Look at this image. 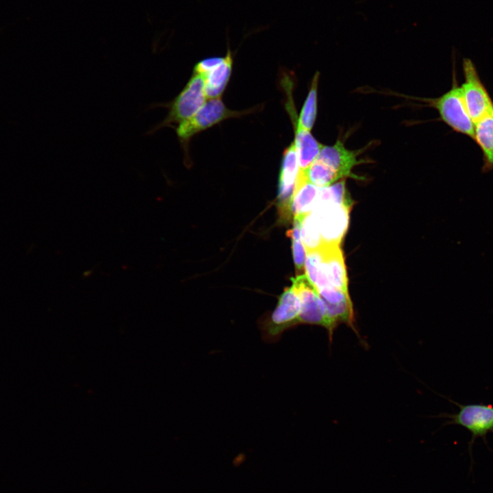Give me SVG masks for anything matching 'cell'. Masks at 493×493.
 Wrapping results in <instances>:
<instances>
[{"label": "cell", "instance_id": "cell-4", "mask_svg": "<svg viewBox=\"0 0 493 493\" xmlns=\"http://www.w3.org/2000/svg\"><path fill=\"white\" fill-rule=\"evenodd\" d=\"M247 111L238 112L228 109L220 98L209 99L190 119L181 123L176 128V133L188 159V144L197 133L231 117L240 116Z\"/></svg>", "mask_w": 493, "mask_h": 493}, {"label": "cell", "instance_id": "cell-8", "mask_svg": "<svg viewBox=\"0 0 493 493\" xmlns=\"http://www.w3.org/2000/svg\"><path fill=\"white\" fill-rule=\"evenodd\" d=\"M351 207L349 204L325 203L314 208L323 246L340 245L349 227Z\"/></svg>", "mask_w": 493, "mask_h": 493}, {"label": "cell", "instance_id": "cell-1", "mask_svg": "<svg viewBox=\"0 0 493 493\" xmlns=\"http://www.w3.org/2000/svg\"><path fill=\"white\" fill-rule=\"evenodd\" d=\"M301 310L299 295L292 288H286L275 309L258 321L263 340L266 342H275L285 331L299 325Z\"/></svg>", "mask_w": 493, "mask_h": 493}, {"label": "cell", "instance_id": "cell-5", "mask_svg": "<svg viewBox=\"0 0 493 493\" xmlns=\"http://www.w3.org/2000/svg\"><path fill=\"white\" fill-rule=\"evenodd\" d=\"M292 288L299 295L301 303L300 325H318L327 329L330 344L335 328L331 325L316 288L306 275L292 278Z\"/></svg>", "mask_w": 493, "mask_h": 493}, {"label": "cell", "instance_id": "cell-11", "mask_svg": "<svg viewBox=\"0 0 493 493\" xmlns=\"http://www.w3.org/2000/svg\"><path fill=\"white\" fill-rule=\"evenodd\" d=\"M357 151L347 149L340 140L332 146L323 145L316 160L327 166L338 178L357 177L352 173L353 168L359 162Z\"/></svg>", "mask_w": 493, "mask_h": 493}, {"label": "cell", "instance_id": "cell-17", "mask_svg": "<svg viewBox=\"0 0 493 493\" xmlns=\"http://www.w3.org/2000/svg\"><path fill=\"white\" fill-rule=\"evenodd\" d=\"M301 237L306 252L320 249L323 246L317 216L314 211L301 221Z\"/></svg>", "mask_w": 493, "mask_h": 493}, {"label": "cell", "instance_id": "cell-12", "mask_svg": "<svg viewBox=\"0 0 493 493\" xmlns=\"http://www.w3.org/2000/svg\"><path fill=\"white\" fill-rule=\"evenodd\" d=\"M322 274L331 286L348 291V278L340 245L323 246L321 249Z\"/></svg>", "mask_w": 493, "mask_h": 493}, {"label": "cell", "instance_id": "cell-7", "mask_svg": "<svg viewBox=\"0 0 493 493\" xmlns=\"http://www.w3.org/2000/svg\"><path fill=\"white\" fill-rule=\"evenodd\" d=\"M459 410L455 414H441L439 417L448 418L444 425H456L466 429L471 434V443L478 438L485 440L493 433V405L492 404H461L447 399Z\"/></svg>", "mask_w": 493, "mask_h": 493}, {"label": "cell", "instance_id": "cell-19", "mask_svg": "<svg viewBox=\"0 0 493 493\" xmlns=\"http://www.w3.org/2000/svg\"><path fill=\"white\" fill-rule=\"evenodd\" d=\"M302 172L310 183L318 187L329 186L340 180L335 173L316 159Z\"/></svg>", "mask_w": 493, "mask_h": 493}, {"label": "cell", "instance_id": "cell-2", "mask_svg": "<svg viewBox=\"0 0 493 493\" xmlns=\"http://www.w3.org/2000/svg\"><path fill=\"white\" fill-rule=\"evenodd\" d=\"M205 102V76L194 73L181 92L172 101L157 105L167 108L168 112L166 118L154 126L149 133L153 134L162 127L179 125L192 118Z\"/></svg>", "mask_w": 493, "mask_h": 493}, {"label": "cell", "instance_id": "cell-21", "mask_svg": "<svg viewBox=\"0 0 493 493\" xmlns=\"http://www.w3.org/2000/svg\"><path fill=\"white\" fill-rule=\"evenodd\" d=\"M223 58L224 57H211L199 61L194 67V73L205 76L219 65L223 60Z\"/></svg>", "mask_w": 493, "mask_h": 493}, {"label": "cell", "instance_id": "cell-13", "mask_svg": "<svg viewBox=\"0 0 493 493\" xmlns=\"http://www.w3.org/2000/svg\"><path fill=\"white\" fill-rule=\"evenodd\" d=\"M320 187L310 183L302 171L298 173L291 203L293 218L302 219L310 213L317 204Z\"/></svg>", "mask_w": 493, "mask_h": 493}, {"label": "cell", "instance_id": "cell-10", "mask_svg": "<svg viewBox=\"0 0 493 493\" xmlns=\"http://www.w3.org/2000/svg\"><path fill=\"white\" fill-rule=\"evenodd\" d=\"M317 292L324 303L327 316L335 329L339 324H346L360 340L355 327L354 310L349 292L332 286L317 290Z\"/></svg>", "mask_w": 493, "mask_h": 493}, {"label": "cell", "instance_id": "cell-6", "mask_svg": "<svg viewBox=\"0 0 493 493\" xmlns=\"http://www.w3.org/2000/svg\"><path fill=\"white\" fill-rule=\"evenodd\" d=\"M464 81L461 88L468 114L474 123L493 114V101L483 84L474 62L464 58Z\"/></svg>", "mask_w": 493, "mask_h": 493}, {"label": "cell", "instance_id": "cell-16", "mask_svg": "<svg viewBox=\"0 0 493 493\" xmlns=\"http://www.w3.org/2000/svg\"><path fill=\"white\" fill-rule=\"evenodd\" d=\"M295 127L294 145L296 150L300 171H305L315 160L323 145L318 142L309 131Z\"/></svg>", "mask_w": 493, "mask_h": 493}, {"label": "cell", "instance_id": "cell-20", "mask_svg": "<svg viewBox=\"0 0 493 493\" xmlns=\"http://www.w3.org/2000/svg\"><path fill=\"white\" fill-rule=\"evenodd\" d=\"M302 219L294 218L293 227L288 232L292 239V249L294 262L298 271L304 268L306 250L301 237V221Z\"/></svg>", "mask_w": 493, "mask_h": 493}, {"label": "cell", "instance_id": "cell-3", "mask_svg": "<svg viewBox=\"0 0 493 493\" xmlns=\"http://www.w3.org/2000/svg\"><path fill=\"white\" fill-rule=\"evenodd\" d=\"M441 119L455 131L474 138L475 123L467 110L461 86L455 76L451 88L438 98L430 100Z\"/></svg>", "mask_w": 493, "mask_h": 493}, {"label": "cell", "instance_id": "cell-14", "mask_svg": "<svg viewBox=\"0 0 493 493\" xmlns=\"http://www.w3.org/2000/svg\"><path fill=\"white\" fill-rule=\"evenodd\" d=\"M473 140L482 153V173L493 170V114L475 123Z\"/></svg>", "mask_w": 493, "mask_h": 493}, {"label": "cell", "instance_id": "cell-9", "mask_svg": "<svg viewBox=\"0 0 493 493\" xmlns=\"http://www.w3.org/2000/svg\"><path fill=\"white\" fill-rule=\"evenodd\" d=\"M299 166L294 143H292L285 151L279 177V193L277 207L279 222L283 224L290 222L291 203L294 194Z\"/></svg>", "mask_w": 493, "mask_h": 493}, {"label": "cell", "instance_id": "cell-15", "mask_svg": "<svg viewBox=\"0 0 493 493\" xmlns=\"http://www.w3.org/2000/svg\"><path fill=\"white\" fill-rule=\"evenodd\" d=\"M232 65L233 56L231 50L228 49L222 62L205 76L206 98H220L230 78Z\"/></svg>", "mask_w": 493, "mask_h": 493}, {"label": "cell", "instance_id": "cell-18", "mask_svg": "<svg viewBox=\"0 0 493 493\" xmlns=\"http://www.w3.org/2000/svg\"><path fill=\"white\" fill-rule=\"evenodd\" d=\"M318 81V73H317L312 80L308 95L302 108L299 119L294 116L292 121L296 125L307 131L312 129L316 121L317 114V89Z\"/></svg>", "mask_w": 493, "mask_h": 493}]
</instances>
